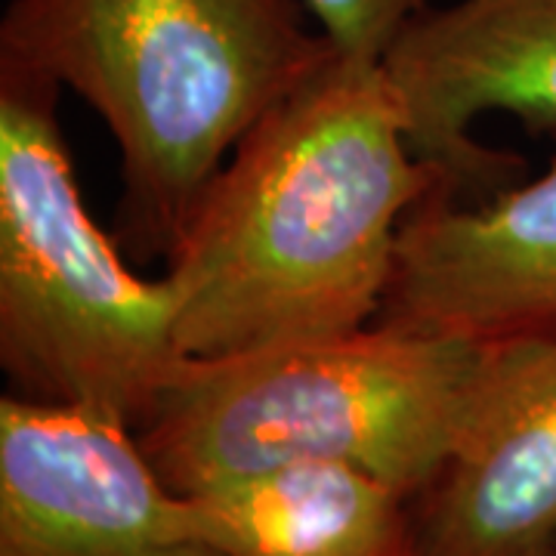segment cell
Returning <instances> with one entry per match:
<instances>
[{
    "label": "cell",
    "instance_id": "cell-11",
    "mask_svg": "<svg viewBox=\"0 0 556 556\" xmlns=\"http://www.w3.org/2000/svg\"><path fill=\"white\" fill-rule=\"evenodd\" d=\"M551 556H556V551H554V554H551Z\"/></svg>",
    "mask_w": 556,
    "mask_h": 556
},
{
    "label": "cell",
    "instance_id": "cell-3",
    "mask_svg": "<svg viewBox=\"0 0 556 556\" xmlns=\"http://www.w3.org/2000/svg\"><path fill=\"white\" fill-rule=\"evenodd\" d=\"M489 353L492 343L371 321L248 356L189 358L134 433L179 495L294 460H343L417 497L473 415Z\"/></svg>",
    "mask_w": 556,
    "mask_h": 556
},
{
    "label": "cell",
    "instance_id": "cell-7",
    "mask_svg": "<svg viewBox=\"0 0 556 556\" xmlns=\"http://www.w3.org/2000/svg\"><path fill=\"white\" fill-rule=\"evenodd\" d=\"M375 321L477 343L554 338L556 159L492 199L420 201Z\"/></svg>",
    "mask_w": 556,
    "mask_h": 556
},
{
    "label": "cell",
    "instance_id": "cell-4",
    "mask_svg": "<svg viewBox=\"0 0 556 556\" xmlns=\"http://www.w3.org/2000/svg\"><path fill=\"white\" fill-rule=\"evenodd\" d=\"M60 97L0 60V365L16 396L137 430L189 365L177 291L137 276L87 211Z\"/></svg>",
    "mask_w": 556,
    "mask_h": 556
},
{
    "label": "cell",
    "instance_id": "cell-2",
    "mask_svg": "<svg viewBox=\"0 0 556 556\" xmlns=\"http://www.w3.org/2000/svg\"><path fill=\"white\" fill-rule=\"evenodd\" d=\"M298 0H10L0 60L78 93L121 152V241L170 257L223 164L331 60Z\"/></svg>",
    "mask_w": 556,
    "mask_h": 556
},
{
    "label": "cell",
    "instance_id": "cell-6",
    "mask_svg": "<svg viewBox=\"0 0 556 556\" xmlns=\"http://www.w3.org/2000/svg\"><path fill=\"white\" fill-rule=\"evenodd\" d=\"M380 65L442 195L482 201L526 179V161L473 137L482 115L507 112L529 134H556V0L433 3Z\"/></svg>",
    "mask_w": 556,
    "mask_h": 556
},
{
    "label": "cell",
    "instance_id": "cell-1",
    "mask_svg": "<svg viewBox=\"0 0 556 556\" xmlns=\"http://www.w3.org/2000/svg\"><path fill=\"white\" fill-rule=\"evenodd\" d=\"M442 177L380 62L331 60L248 130L167 273L189 358L338 338L378 318L408 214Z\"/></svg>",
    "mask_w": 556,
    "mask_h": 556
},
{
    "label": "cell",
    "instance_id": "cell-8",
    "mask_svg": "<svg viewBox=\"0 0 556 556\" xmlns=\"http://www.w3.org/2000/svg\"><path fill=\"white\" fill-rule=\"evenodd\" d=\"M489 343L473 415L412 497L420 556L556 551V334Z\"/></svg>",
    "mask_w": 556,
    "mask_h": 556
},
{
    "label": "cell",
    "instance_id": "cell-5",
    "mask_svg": "<svg viewBox=\"0 0 556 556\" xmlns=\"http://www.w3.org/2000/svg\"><path fill=\"white\" fill-rule=\"evenodd\" d=\"M0 556H223L134 427L0 399Z\"/></svg>",
    "mask_w": 556,
    "mask_h": 556
},
{
    "label": "cell",
    "instance_id": "cell-9",
    "mask_svg": "<svg viewBox=\"0 0 556 556\" xmlns=\"http://www.w3.org/2000/svg\"><path fill=\"white\" fill-rule=\"evenodd\" d=\"M223 556H420L412 497L343 460H294L186 495Z\"/></svg>",
    "mask_w": 556,
    "mask_h": 556
},
{
    "label": "cell",
    "instance_id": "cell-10",
    "mask_svg": "<svg viewBox=\"0 0 556 556\" xmlns=\"http://www.w3.org/2000/svg\"><path fill=\"white\" fill-rule=\"evenodd\" d=\"M334 50L362 62H380L405 25L433 0H298Z\"/></svg>",
    "mask_w": 556,
    "mask_h": 556
}]
</instances>
